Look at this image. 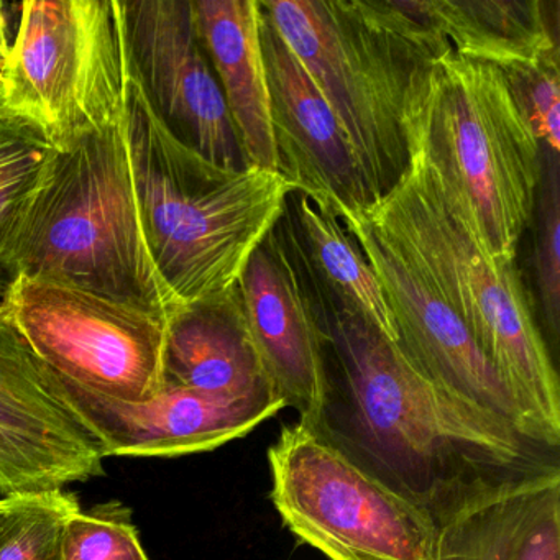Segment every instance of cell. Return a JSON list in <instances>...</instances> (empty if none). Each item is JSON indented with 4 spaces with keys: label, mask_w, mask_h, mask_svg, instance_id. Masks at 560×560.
I'll return each instance as SVG.
<instances>
[{
    "label": "cell",
    "mask_w": 560,
    "mask_h": 560,
    "mask_svg": "<svg viewBox=\"0 0 560 560\" xmlns=\"http://www.w3.org/2000/svg\"><path fill=\"white\" fill-rule=\"evenodd\" d=\"M133 77L170 132L209 162L244 170L192 0H122Z\"/></svg>",
    "instance_id": "11"
},
{
    "label": "cell",
    "mask_w": 560,
    "mask_h": 560,
    "mask_svg": "<svg viewBox=\"0 0 560 560\" xmlns=\"http://www.w3.org/2000/svg\"><path fill=\"white\" fill-rule=\"evenodd\" d=\"M104 458L60 376L0 317V494L65 490L103 477Z\"/></svg>",
    "instance_id": "12"
},
{
    "label": "cell",
    "mask_w": 560,
    "mask_h": 560,
    "mask_svg": "<svg viewBox=\"0 0 560 560\" xmlns=\"http://www.w3.org/2000/svg\"><path fill=\"white\" fill-rule=\"evenodd\" d=\"M54 153L32 133L0 124V242Z\"/></svg>",
    "instance_id": "25"
},
{
    "label": "cell",
    "mask_w": 560,
    "mask_h": 560,
    "mask_svg": "<svg viewBox=\"0 0 560 560\" xmlns=\"http://www.w3.org/2000/svg\"><path fill=\"white\" fill-rule=\"evenodd\" d=\"M163 375L170 385L231 401L281 399L255 349L237 290L225 300L183 307L168 320Z\"/></svg>",
    "instance_id": "16"
},
{
    "label": "cell",
    "mask_w": 560,
    "mask_h": 560,
    "mask_svg": "<svg viewBox=\"0 0 560 560\" xmlns=\"http://www.w3.org/2000/svg\"><path fill=\"white\" fill-rule=\"evenodd\" d=\"M247 168L278 173L257 0H192Z\"/></svg>",
    "instance_id": "17"
},
{
    "label": "cell",
    "mask_w": 560,
    "mask_h": 560,
    "mask_svg": "<svg viewBox=\"0 0 560 560\" xmlns=\"http://www.w3.org/2000/svg\"><path fill=\"white\" fill-rule=\"evenodd\" d=\"M398 185L369 206L421 261L498 378L537 444H560L559 373L516 265L491 260L452 209L422 156L408 150Z\"/></svg>",
    "instance_id": "6"
},
{
    "label": "cell",
    "mask_w": 560,
    "mask_h": 560,
    "mask_svg": "<svg viewBox=\"0 0 560 560\" xmlns=\"http://www.w3.org/2000/svg\"><path fill=\"white\" fill-rule=\"evenodd\" d=\"M8 517L0 537V560H63L61 540L67 521L81 511L71 491L5 497Z\"/></svg>",
    "instance_id": "21"
},
{
    "label": "cell",
    "mask_w": 560,
    "mask_h": 560,
    "mask_svg": "<svg viewBox=\"0 0 560 560\" xmlns=\"http://www.w3.org/2000/svg\"><path fill=\"white\" fill-rule=\"evenodd\" d=\"M0 60V124L55 153L126 117L132 80L122 0H25Z\"/></svg>",
    "instance_id": "7"
},
{
    "label": "cell",
    "mask_w": 560,
    "mask_h": 560,
    "mask_svg": "<svg viewBox=\"0 0 560 560\" xmlns=\"http://www.w3.org/2000/svg\"><path fill=\"white\" fill-rule=\"evenodd\" d=\"M517 104L546 152L560 150L559 57L503 68Z\"/></svg>",
    "instance_id": "24"
},
{
    "label": "cell",
    "mask_w": 560,
    "mask_h": 560,
    "mask_svg": "<svg viewBox=\"0 0 560 560\" xmlns=\"http://www.w3.org/2000/svg\"><path fill=\"white\" fill-rule=\"evenodd\" d=\"M0 317L61 380L120 402H142L165 383L168 319L132 304L42 278L0 290Z\"/></svg>",
    "instance_id": "9"
},
{
    "label": "cell",
    "mask_w": 560,
    "mask_h": 560,
    "mask_svg": "<svg viewBox=\"0 0 560 560\" xmlns=\"http://www.w3.org/2000/svg\"><path fill=\"white\" fill-rule=\"evenodd\" d=\"M5 517H8V501L5 497L0 498V537L4 533Z\"/></svg>",
    "instance_id": "28"
},
{
    "label": "cell",
    "mask_w": 560,
    "mask_h": 560,
    "mask_svg": "<svg viewBox=\"0 0 560 560\" xmlns=\"http://www.w3.org/2000/svg\"><path fill=\"white\" fill-rule=\"evenodd\" d=\"M457 57L501 70L559 57V2L542 0H398Z\"/></svg>",
    "instance_id": "18"
},
{
    "label": "cell",
    "mask_w": 560,
    "mask_h": 560,
    "mask_svg": "<svg viewBox=\"0 0 560 560\" xmlns=\"http://www.w3.org/2000/svg\"><path fill=\"white\" fill-rule=\"evenodd\" d=\"M560 470L506 485L439 524L435 560H508L514 537L540 491Z\"/></svg>",
    "instance_id": "20"
},
{
    "label": "cell",
    "mask_w": 560,
    "mask_h": 560,
    "mask_svg": "<svg viewBox=\"0 0 560 560\" xmlns=\"http://www.w3.org/2000/svg\"><path fill=\"white\" fill-rule=\"evenodd\" d=\"M127 136L143 224L163 280L185 306L232 296L294 188L280 173L229 170L176 139L129 84Z\"/></svg>",
    "instance_id": "3"
},
{
    "label": "cell",
    "mask_w": 560,
    "mask_h": 560,
    "mask_svg": "<svg viewBox=\"0 0 560 560\" xmlns=\"http://www.w3.org/2000/svg\"><path fill=\"white\" fill-rule=\"evenodd\" d=\"M12 37L9 28L8 4L0 0V58H4L11 48Z\"/></svg>",
    "instance_id": "27"
},
{
    "label": "cell",
    "mask_w": 560,
    "mask_h": 560,
    "mask_svg": "<svg viewBox=\"0 0 560 560\" xmlns=\"http://www.w3.org/2000/svg\"><path fill=\"white\" fill-rule=\"evenodd\" d=\"M408 150L498 265H516L536 211L544 150L500 67L451 50L416 73L405 109Z\"/></svg>",
    "instance_id": "4"
},
{
    "label": "cell",
    "mask_w": 560,
    "mask_h": 560,
    "mask_svg": "<svg viewBox=\"0 0 560 560\" xmlns=\"http://www.w3.org/2000/svg\"><path fill=\"white\" fill-rule=\"evenodd\" d=\"M508 560H560V477L534 501Z\"/></svg>",
    "instance_id": "26"
},
{
    "label": "cell",
    "mask_w": 560,
    "mask_h": 560,
    "mask_svg": "<svg viewBox=\"0 0 560 560\" xmlns=\"http://www.w3.org/2000/svg\"><path fill=\"white\" fill-rule=\"evenodd\" d=\"M339 219L382 287L398 337L396 346L409 363L442 388L490 412L537 444L513 396L415 252L369 208Z\"/></svg>",
    "instance_id": "10"
},
{
    "label": "cell",
    "mask_w": 560,
    "mask_h": 560,
    "mask_svg": "<svg viewBox=\"0 0 560 560\" xmlns=\"http://www.w3.org/2000/svg\"><path fill=\"white\" fill-rule=\"evenodd\" d=\"M14 277L70 284L168 320L186 307L150 248L126 117L51 155L0 242V280Z\"/></svg>",
    "instance_id": "2"
},
{
    "label": "cell",
    "mask_w": 560,
    "mask_h": 560,
    "mask_svg": "<svg viewBox=\"0 0 560 560\" xmlns=\"http://www.w3.org/2000/svg\"><path fill=\"white\" fill-rule=\"evenodd\" d=\"M0 290H2V280H0Z\"/></svg>",
    "instance_id": "29"
},
{
    "label": "cell",
    "mask_w": 560,
    "mask_h": 560,
    "mask_svg": "<svg viewBox=\"0 0 560 560\" xmlns=\"http://www.w3.org/2000/svg\"><path fill=\"white\" fill-rule=\"evenodd\" d=\"M298 195V225L307 260L326 287L324 296L334 306L362 317L396 343L398 337L385 294L355 238L326 202L304 192Z\"/></svg>",
    "instance_id": "19"
},
{
    "label": "cell",
    "mask_w": 560,
    "mask_h": 560,
    "mask_svg": "<svg viewBox=\"0 0 560 560\" xmlns=\"http://www.w3.org/2000/svg\"><path fill=\"white\" fill-rule=\"evenodd\" d=\"M277 228L248 260L237 296L255 349L284 408H293L300 421L317 428L329 388L326 334Z\"/></svg>",
    "instance_id": "13"
},
{
    "label": "cell",
    "mask_w": 560,
    "mask_h": 560,
    "mask_svg": "<svg viewBox=\"0 0 560 560\" xmlns=\"http://www.w3.org/2000/svg\"><path fill=\"white\" fill-rule=\"evenodd\" d=\"M61 552L63 560H150L132 511L117 501L74 513L65 524Z\"/></svg>",
    "instance_id": "22"
},
{
    "label": "cell",
    "mask_w": 560,
    "mask_h": 560,
    "mask_svg": "<svg viewBox=\"0 0 560 560\" xmlns=\"http://www.w3.org/2000/svg\"><path fill=\"white\" fill-rule=\"evenodd\" d=\"M336 116L373 201L409 165L405 109L416 73L448 50L398 0H260Z\"/></svg>",
    "instance_id": "5"
},
{
    "label": "cell",
    "mask_w": 560,
    "mask_h": 560,
    "mask_svg": "<svg viewBox=\"0 0 560 560\" xmlns=\"http://www.w3.org/2000/svg\"><path fill=\"white\" fill-rule=\"evenodd\" d=\"M544 150V149H542ZM534 268L544 320L553 343L560 330V172L559 155L544 150V173L536 201Z\"/></svg>",
    "instance_id": "23"
},
{
    "label": "cell",
    "mask_w": 560,
    "mask_h": 560,
    "mask_svg": "<svg viewBox=\"0 0 560 560\" xmlns=\"http://www.w3.org/2000/svg\"><path fill=\"white\" fill-rule=\"evenodd\" d=\"M284 526L329 560H435L439 524L319 429L298 421L268 451Z\"/></svg>",
    "instance_id": "8"
},
{
    "label": "cell",
    "mask_w": 560,
    "mask_h": 560,
    "mask_svg": "<svg viewBox=\"0 0 560 560\" xmlns=\"http://www.w3.org/2000/svg\"><path fill=\"white\" fill-rule=\"evenodd\" d=\"M61 385L106 457H182L214 451L284 408L281 399L231 401L170 383L142 402L101 398L65 380Z\"/></svg>",
    "instance_id": "15"
},
{
    "label": "cell",
    "mask_w": 560,
    "mask_h": 560,
    "mask_svg": "<svg viewBox=\"0 0 560 560\" xmlns=\"http://www.w3.org/2000/svg\"><path fill=\"white\" fill-rule=\"evenodd\" d=\"M324 314L339 388L327 392L316 429L435 523L506 485L559 470L557 451L422 375L362 317L327 300Z\"/></svg>",
    "instance_id": "1"
},
{
    "label": "cell",
    "mask_w": 560,
    "mask_h": 560,
    "mask_svg": "<svg viewBox=\"0 0 560 560\" xmlns=\"http://www.w3.org/2000/svg\"><path fill=\"white\" fill-rule=\"evenodd\" d=\"M258 9L278 173L294 191L326 202L337 218L363 211L375 201L336 116L260 4Z\"/></svg>",
    "instance_id": "14"
}]
</instances>
